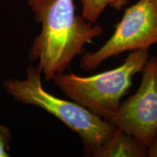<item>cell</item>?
Here are the masks:
<instances>
[{
    "label": "cell",
    "instance_id": "6da1fadb",
    "mask_svg": "<svg viewBox=\"0 0 157 157\" xmlns=\"http://www.w3.org/2000/svg\"><path fill=\"white\" fill-rule=\"evenodd\" d=\"M36 22L42 25L29 50V58L46 81L65 72L84 45L103 34V29L76 14L74 0H28Z\"/></svg>",
    "mask_w": 157,
    "mask_h": 157
},
{
    "label": "cell",
    "instance_id": "7a4b0ae2",
    "mask_svg": "<svg viewBox=\"0 0 157 157\" xmlns=\"http://www.w3.org/2000/svg\"><path fill=\"white\" fill-rule=\"evenodd\" d=\"M42 76L38 66H29L25 79H7L4 88L17 102L40 108L63 123L78 135L86 154L91 156L117 128L76 102L49 93L43 87Z\"/></svg>",
    "mask_w": 157,
    "mask_h": 157
},
{
    "label": "cell",
    "instance_id": "3957f363",
    "mask_svg": "<svg viewBox=\"0 0 157 157\" xmlns=\"http://www.w3.org/2000/svg\"><path fill=\"white\" fill-rule=\"evenodd\" d=\"M148 58V49L132 51L122 64L113 69L90 76L62 72L52 80L72 101L104 119L118 109L133 77L142 71Z\"/></svg>",
    "mask_w": 157,
    "mask_h": 157
},
{
    "label": "cell",
    "instance_id": "277c9868",
    "mask_svg": "<svg viewBox=\"0 0 157 157\" xmlns=\"http://www.w3.org/2000/svg\"><path fill=\"white\" fill-rule=\"evenodd\" d=\"M157 44V0H139L125 10L111 36L95 52L84 53L80 68L90 71L127 51L149 49Z\"/></svg>",
    "mask_w": 157,
    "mask_h": 157
},
{
    "label": "cell",
    "instance_id": "5b68a950",
    "mask_svg": "<svg viewBox=\"0 0 157 157\" xmlns=\"http://www.w3.org/2000/svg\"><path fill=\"white\" fill-rule=\"evenodd\" d=\"M141 73L142 80L136 93L103 119L148 147L157 135L156 56L148 58Z\"/></svg>",
    "mask_w": 157,
    "mask_h": 157
},
{
    "label": "cell",
    "instance_id": "8992f818",
    "mask_svg": "<svg viewBox=\"0 0 157 157\" xmlns=\"http://www.w3.org/2000/svg\"><path fill=\"white\" fill-rule=\"evenodd\" d=\"M91 156L146 157L148 156V147L133 135L117 128Z\"/></svg>",
    "mask_w": 157,
    "mask_h": 157
},
{
    "label": "cell",
    "instance_id": "52a82bcc",
    "mask_svg": "<svg viewBox=\"0 0 157 157\" xmlns=\"http://www.w3.org/2000/svg\"><path fill=\"white\" fill-rule=\"evenodd\" d=\"M82 16L86 21L95 23L107 7L120 10L129 0H81Z\"/></svg>",
    "mask_w": 157,
    "mask_h": 157
},
{
    "label": "cell",
    "instance_id": "ba28073f",
    "mask_svg": "<svg viewBox=\"0 0 157 157\" xmlns=\"http://www.w3.org/2000/svg\"><path fill=\"white\" fill-rule=\"evenodd\" d=\"M11 140L12 133L10 129L0 124V157L10 156L8 150Z\"/></svg>",
    "mask_w": 157,
    "mask_h": 157
},
{
    "label": "cell",
    "instance_id": "9c48e42d",
    "mask_svg": "<svg viewBox=\"0 0 157 157\" xmlns=\"http://www.w3.org/2000/svg\"><path fill=\"white\" fill-rule=\"evenodd\" d=\"M148 156L157 157V135L148 147Z\"/></svg>",
    "mask_w": 157,
    "mask_h": 157
}]
</instances>
